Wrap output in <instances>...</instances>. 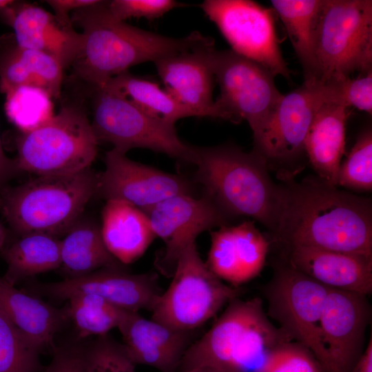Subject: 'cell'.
<instances>
[{"label":"cell","mask_w":372,"mask_h":372,"mask_svg":"<svg viewBox=\"0 0 372 372\" xmlns=\"http://www.w3.org/2000/svg\"><path fill=\"white\" fill-rule=\"evenodd\" d=\"M272 234L287 248L306 247L372 256V203L318 177L286 180Z\"/></svg>","instance_id":"obj_1"},{"label":"cell","mask_w":372,"mask_h":372,"mask_svg":"<svg viewBox=\"0 0 372 372\" xmlns=\"http://www.w3.org/2000/svg\"><path fill=\"white\" fill-rule=\"evenodd\" d=\"M71 22L82 29L80 54L72 65L74 74L92 89L143 63L156 61L189 48L203 37L193 32L183 38L156 34L114 19L107 1L72 12Z\"/></svg>","instance_id":"obj_2"},{"label":"cell","mask_w":372,"mask_h":372,"mask_svg":"<svg viewBox=\"0 0 372 372\" xmlns=\"http://www.w3.org/2000/svg\"><path fill=\"white\" fill-rule=\"evenodd\" d=\"M192 164L204 194L227 216L251 217L274 232L282 188L271 180L264 156L233 145L194 147Z\"/></svg>","instance_id":"obj_3"},{"label":"cell","mask_w":372,"mask_h":372,"mask_svg":"<svg viewBox=\"0 0 372 372\" xmlns=\"http://www.w3.org/2000/svg\"><path fill=\"white\" fill-rule=\"evenodd\" d=\"M292 340L270 322L260 298H236L211 327L191 344L179 372L200 366L225 372H254L273 349Z\"/></svg>","instance_id":"obj_4"},{"label":"cell","mask_w":372,"mask_h":372,"mask_svg":"<svg viewBox=\"0 0 372 372\" xmlns=\"http://www.w3.org/2000/svg\"><path fill=\"white\" fill-rule=\"evenodd\" d=\"M99 174L91 167L65 175L39 176L0 189V212L19 236L65 235L96 194Z\"/></svg>","instance_id":"obj_5"},{"label":"cell","mask_w":372,"mask_h":372,"mask_svg":"<svg viewBox=\"0 0 372 372\" xmlns=\"http://www.w3.org/2000/svg\"><path fill=\"white\" fill-rule=\"evenodd\" d=\"M98 143L84 110L64 105L43 125L21 132L16 141L17 168L37 176L76 173L90 167Z\"/></svg>","instance_id":"obj_6"},{"label":"cell","mask_w":372,"mask_h":372,"mask_svg":"<svg viewBox=\"0 0 372 372\" xmlns=\"http://www.w3.org/2000/svg\"><path fill=\"white\" fill-rule=\"evenodd\" d=\"M315 53L320 83L371 70L372 1L324 0Z\"/></svg>","instance_id":"obj_7"},{"label":"cell","mask_w":372,"mask_h":372,"mask_svg":"<svg viewBox=\"0 0 372 372\" xmlns=\"http://www.w3.org/2000/svg\"><path fill=\"white\" fill-rule=\"evenodd\" d=\"M172 278L151 311L152 319L178 331H194L242 293L209 269L196 242L181 253Z\"/></svg>","instance_id":"obj_8"},{"label":"cell","mask_w":372,"mask_h":372,"mask_svg":"<svg viewBox=\"0 0 372 372\" xmlns=\"http://www.w3.org/2000/svg\"><path fill=\"white\" fill-rule=\"evenodd\" d=\"M93 90L91 125L98 142L110 143L125 153L133 148H145L192 163L194 147L180 139L175 125L108 89Z\"/></svg>","instance_id":"obj_9"},{"label":"cell","mask_w":372,"mask_h":372,"mask_svg":"<svg viewBox=\"0 0 372 372\" xmlns=\"http://www.w3.org/2000/svg\"><path fill=\"white\" fill-rule=\"evenodd\" d=\"M211 63L220 94L214 101L223 119L246 121L259 141L282 95L274 77L259 64L232 50L211 52Z\"/></svg>","instance_id":"obj_10"},{"label":"cell","mask_w":372,"mask_h":372,"mask_svg":"<svg viewBox=\"0 0 372 372\" xmlns=\"http://www.w3.org/2000/svg\"><path fill=\"white\" fill-rule=\"evenodd\" d=\"M329 289L291 267L278 265L266 287L269 315L293 340L307 347L321 371L326 353L320 322Z\"/></svg>","instance_id":"obj_11"},{"label":"cell","mask_w":372,"mask_h":372,"mask_svg":"<svg viewBox=\"0 0 372 372\" xmlns=\"http://www.w3.org/2000/svg\"><path fill=\"white\" fill-rule=\"evenodd\" d=\"M235 53L290 79L279 45L273 10L249 0H206L200 4Z\"/></svg>","instance_id":"obj_12"},{"label":"cell","mask_w":372,"mask_h":372,"mask_svg":"<svg viewBox=\"0 0 372 372\" xmlns=\"http://www.w3.org/2000/svg\"><path fill=\"white\" fill-rule=\"evenodd\" d=\"M143 211L156 238L164 242L154 263L168 277H172L181 253L196 242L199 234L227 225L231 219L205 194L200 198L185 194L175 195Z\"/></svg>","instance_id":"obj_13"},{"label":"cell","mask_w":372,"mask_h":372,"mask_svg":"<svg viewBox=\"0 0 372 372\" xmlns=\"http://www.w3.org/2000/svg\"><path fill=\"white\" fill-rule=\"evenodd\" d=\"M105 165L96 194L106 200H124L144 211L171 196L192 194L193 190L183 176L130 160L115 148L106 153Z\"/></svg>","instance_id":"obj_14"},{"label":"cell","mask_w":372,"mask_h":372,"mask_svg":"<svg viewBox=\"0 0 372 372\" xmlns=\"http://www.w3.org/2000/svg\"><path fill=\"white\" fill-rule=\"evenodd\" d=\"M326 102L324 85H303L282 95L254 150L271 163L288 164L304 153V141L314 116Z\"/></svg>","instance_id":"obj_15"},{"label":"cell","mask_w":372,"mask_h":372,"mask_svg":"<svg viewBox=\"0 0 372 372\" xmlns=\"http://www.w3.org/2000/svg\"><path fill=\"white\" fill-rule=\"evenodd\" d=\"M370 308L366 296L329 289L320 328L326 363L322 372H351L363 353Z\"/></svg>","instance_id":"obj_16"},{"label":"cell","mask_w":372,"mask_h":372,"mask_svg":"<svg viewBox=\"0 0 372 372\" xmlns=\"http://www.w3.org/2000/svg\"><path fill=\"white\" fill-rule=\"evenodd\" d=\"M30 286L39 295L59 300L79 293L94 294L132 312L151 311L162 293L156 274L130 273L125 267L105 268L79 278Z\"/></svg>","instance_id":"obj_17"},{"label":"cell","mask_w":372,"mask_h":372,"mask_svg":"<svg viewBox=\"0 0 372 372\" xmlns=\"http://www.w3.org/2000/svg\"><path fill=\"white\" fill-rule=\"evenodd\" d=\"M214 41L203 38L192 47L156 61L158 74L176 101L198 116L223 119L212 99L214 75L211 63Z\"/></svg>","instance_id":"obj_18"},{"label":"cell","mask_w":372,"mask_h":372,"mask_svg":"<svg viewBox=\"0 0 372 372\" xmlns=\"http://www.w3.org/2000/svg\"><path fill=\"white\" fill-rule=\"evenodd\" d=\"M269 247V241L252 221L223 225L211 232V246L205 263L220 280L240 287L260 274Z\"/></svg>","instance_id":"obj_19"},{"label":"cell","mask_w":372,"mask_h":372,"mask_svg":"<svg viewBox=\"0 0 372 372\" xmlns=\"http://www.w3.org/2000/svg\"><path fill=\"white\" fill-rule=\"evenodd\" d=\"M118 329L133 362L161 372H176L194 342L192 331L172 329L139 312L129 311Z\"/></svg>","instance_id":"obj_20"},{"label":"cell","mask_w":372,"mask_h":372,"mask_svg":"<svg viewBox=\"0 0 372 372\" xmlns=\"http://www.w3.org/2000/svg\"><path fill=\"white\" fill-rule=\"evenodd\" d=\"M286 251L287 264L329 289L366 296L372 291V256L306 247Z\"/></svg>","instance_id":"obj_21"},{"label":"cell","mask_w":372,"mask_h":372,"mask_svg":"<svg viewBox=\"0 0 372 372\" xmlns=\"http://www.w3.org/2000/svg\"><path fill=\"white\" fill-rule=\"evenodd\" d=\"M8 7L6 10L17 46L46 53L64 69L72 66L81 50V33L40 7L31 4H22L14 10Z\"/></svg>","instance_id":"obj_22"},{"label":"cell","mask_w":372,"mask_h":372,"mask_svg":"<svg viewBox=\"0 0 372 372\" xmlns=\"http://www.w3.org/2000/svg\"><path fill=\"white\" fill-rule=\"evenodd\" d=\"M0 309L41 351L55 348V335L70 320L67 305L52 306L19 290L1 276Z\"/></svg>","instance_id":"obj_23"},{"label":"cell","mask_w":372,"mask_h":372,"mask_svg":"<svg viewBox=\"0 0 372 372\" xmlns=\"http://www.w3.org/2000/svg\"><path fill=\"white\" fill-rule=\"evenodd\" d=\"M350 114L347 107L324 102L316 112L304 141V153L318 178L336 187Z\"/></svg>","instance_id":"obj_24"},{"label":"cell","mask_w":372,"mask_h":372,"mask_svg":"<svg viewBox=\"0 0 372 372\" xmlns=\"http://www.w3.org/2000/svg\"><path fill=\"white\" fill-rule=\"evenodd\" d=\"M100 229L107 250L124 265L140 258L156 238L146 214L118 199L106 200Z\"/></svg>","instance_id":"obj_25"},{"label":"cell","mask_w":372,"mask_h":372,"mask_svg":"<svg viewBox=\"0 0 372 372\" xmlns=\"http://www.w3.org/2000/svg\"><path fill=\"white\" fill-rule=\"evenodd\" d=\"M63 70L54 57L16 45L0 58V91L6 94L21 86H32L57 99L61 94Z\"/></svg>","instance_id":"obj_26"},{"label":"cell","mask_w":372,"mask_h":372,"mask_svg":"<svg viewBox=\"0 0 372 372\" xmlns=\"http://www.w3.org/2000/svg\"><path fill=\"white\" fill-rule=\"evenodd\" d=\"M61 240V268L65 278H76L105 268L125 267L107 250L100 226L81 217Z\"/></svg>","instance_id":"obj_27"},{"label":"cell","mask_w":372,"mask_h":372,"mask_svg":"<svg viewBox=\"0 0 372 372\" xmlns=\"http://www.w3.org/2000/svg\"><path fill=\"white\" fill-rule=\"evenodd\" d=\"M324 0H271L302 65L305 83L318 82L316 35Z\"/></svg>","instance_id":"obj_28"},{"label":"cell","mask_w":372,"mask_h":372,"mask_svg":"<svg viewBox=\"0 0 372 372\" xmlns=\"http://www.w3.org/2000/svg\"><path fill=\"white\" fill-rule=\"evenodd\" d=\"M61 240L39 233L19 236L10 244L6 243L1 254L7 265L3 276L15 286L28 278L60 268Z\"/></svg>","instance_id":"obj_29"},{"label":"cell","mask_w":372,"mask_h":372,"mask_svg":"<svg viewBox=\"0 0 372 372\" xmlns=\"http://www.w3.org/2000/svg\"><path fill=\"white\" fill-rule=\"evenodd\" d=\"M100 87L123 96L148 114L174 125L183 118L198 116L157 83L134 76L128 71L110 79Z\"/></svg>","instance_id":"obj_30"},{"label":"cell","mask_w":372,"mask_h":372,"mask_svg":"<svg viewBox=\"0 0 372 372\" xmlns=\"http://www.w3.org/2000/svg\"><path fill=\"white\" fill-rule=\"evenodd\" d=\"M68 300L70 320L79 338L107 335L112 329H118L129 312L94 294H76Z\"/></svg>","instance_id":"obj_31"},{"label":"cell","mask_w":372,"mask_h":372,"mask_svg":"<svg viewBox=\"0 0 372 372\" xmlns=\"http://www.w3.org/2000/svg\"><path fill=\"white\" fill-rule=\"evenodd\" d=\"M5 111L10 121L21 132L43 125L54 116L51 96L32 86H21L6 94Z\"/></svg>","instance_id":"obj_32"},{"label":"cell","mask_w":372,"mask_h":372,"mask_svg":"<svg viewBox=\"0 0 372 372\" xmlns=\"http://www.w3.org/2000/svg\"><path fill=\"white\" fill-rule=\"evenodd\" d=\"M41 352L0 309V372H39Z\"/></svg>","instance_id":"obj_33"},{"label":"cell","mask_w":372,"mask_h":372,"mask_svg":"<svg viewBox=\"0 0 372 372\" xmlns=\"http://www.w3.org/2000/svg\"><path fill=\"white\" fill-rule=\"evenodd\" d=\"M366 192L372 189V133L363 132L357 139L346 159L341 163L337 186Z\"/></svg>","instance_id":"obj_34"},{"label":"cell","mask_w":372,"mask_h":372,"mask_svg":"<svg viewBox=\"0 0 372 372\" xmlns=\"http://www.w3.org/2000/svg\"><path fill=\"white\" fill-rule=\"evenodd\" d=\"M85 372H135L136 364L122 343L107 335L83 346Z\"/></svg>","instance_id":"obj_35"},{"label":"cell","mask_w":372,"mask_h":372,"mask_svg":"<svg viewBox=\"0 0 372 372\" xmlns=\"http://www.w3.org/2000/svg\"><path fill=\"white\" fill-rule=\"evenodd\" d=\"M327 102L372 112V70L356 78L333 79L322 83Z\"/></svg>","instance_id":"obj_36"},{"label":"cell","mask_w":372,"mask_h":372,"mask_svg":"<svg viewBox=\"0 0 372 372\" xmlns=\"http://www.w3.org/2000/svg\"><path fill=\"white\" fill-rule=\"evenodd\" d=\"M254 372H322L313 354L296 341L273 349Z\"/></svg>","instance_id":"obj_37"},{"label":"cell","mask_w":372,"mask_h":372,"mask_svg":"<svg viewBox=\"0 0 372 372\" xmlns=\"http://www.w3.org/2000/svg\"><path fill=\"white\" fill-rule=\"evenodd\" d=\"M173 0H113L107 1L110 14L118 21L127 19L145 18L153 20L159 18L169 11L185 6Z\"/></svg>","instance_id":"obj_38"},{"label":"cell","mask_w":372,"mask_h":372,"mask_svg":"<svg viewBox=\"0 0 372 372\" xmlns=\"http://www.w3.org/2000/svg\"><path fill=\"white\" fill-rule=\"evenodd\" d=\"M44 372H85L83 346L69 344L53 349V358Z\"/></svg>","instance_id":"obj_39"},{"label":"cell","mask_w":372,"mask_h":372,"mask_svg":"<svg viewBox=\"0 0 372 372\" xmlns=\"http://www.w3.org/2000/svg\"><path fill=\"white\" fill-rule=\"evenodd\" d=\"M98 0H48L46 3L52 8L54 15L64 24L72 25L69 12L96 3Z\"/></svg>","instance_id":"obj_40"},{"label":"cell","mask_w":372,"mask_h":372,"mask_svg":"<svg viewBox=\"0 0 372 372\" xmlns=\"http://www.w3.org/2000/svg\"><path fill=\"white\" fill-rule=\"evenodd\" d=\"M19 172L14 159L6 156L2 149L0 140V189L15 174Z\"/></svg>","instance_id":"obj_41"},{"label":"cell","mask_w":372,"mask_h":372,"mask_svg":"<svg viewBox=\"0 0 372 372\" xmlns=\"http://www.w3.org/2000/svg\"><path fill=\"white\" fill-rule=\"evenodd\" d=\"M351 372H372V340L370 338L366 347Z\"/></svg>","instance_id":"obj_42"},{"label":"cell","mask_w":372,"mask_h":372,"mask_svg":"<svg viewBox=\"0 0 372 372\" xmlns=\"http://www.w3.org/2000/svg\"><path fill=\"white\" fill-rule=\"evenodd\" d=\"M180 372H225L209 366H200L192 368Z\"/></svg>","instance_id":"obj_43"},{"label":"cell","mask_w":372,"mask_h":372,"mask_svg":"<svg viewBox=\"0 0 372 372\" xmlns=\"http://www.w3.org/2000/svg\"><path fill=\"white\" fill-rule=\"evenodd\" d=\"M7 230L0 223V253L7 242Z\"/></svg>","instance_id":"obj_44"},{"label":"cell","mask_w":372,"mask_h":372,"mask_svg":"<svg viewBox=\"0 0 372 372\" xmlns=\"http://www.w3.org/2000/svg\"><path fill=\"white\" fill-rule=\"evenodd\" d=\"M13 3V1L0 0V10H3L6 8L7 7L11 6Z\"/></svg>","instance_id":"obj_45"}]
</instances>
